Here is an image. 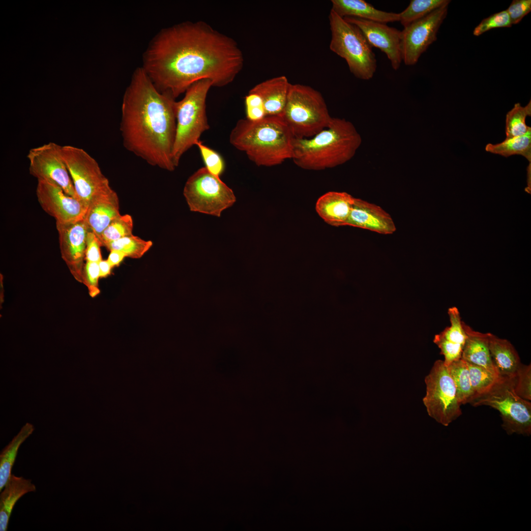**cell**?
Masks as SVG:
<instances>
[{
	"instance_id": "1",
	"label": "cell",
	"mask_w": 531,
	"mask_h": 531,
	"mask_svg": "<svg viewBox=\"0 0 531 531\" xmlns=\"http://www.w3.org/2000/svg\"><path fill=\"white\" fill-rule=\"evenodd\" d=\"M244 65L232 38L203 21L182 22L161 30L143 53L141 66L155 88L176 99L194 83H231Z\"/></svg>"
},
{
	"instance_id": "2",
	"label": "cell",
	"mask_w": 531,
	"mask_h": 531,
	"mask_svg": "<svg viewBox=\"0 0 531 531\" xmlns=\"http://www.w3.org/2000/svg\"><path fill=\"white\" fill-rule=\"evenodd\" d=\"M176 99L160 92L142 67L122 97L120 131L124 147L147 163L172 172L176 133Z\"/></svg>"
},
{
	"instance_id": "3",
	"label": "cell",
	"mask_w": 531,
	"mask_h": 531,
	"mask_svg": "<svg viewBox=\"0 0 531 531\" xmlns=\"http://www.w3.org/2000/svg\"><path fill=\"white\" fill-rule=\"evenodd\" d=\"M295 137L281 116L238 120L229 136L231 144L258 166L271 167L292 159Z\"/></svg>"
},
{
	"instance_id": "4",
	"label": "cell",
	"mask_w": 531,
	"mask_h": 531,
	"mask_svg": "<svg viewBox=\"0 0 531 531\" xmlns=\"http://www.w3.org/2000/svg\"><path fill=\"white\" fill-rule=\"evenodd\" d=\"M361 143V137L351 122L332 118L328 127L312 137L295 138L292 160L305 170L332 168L352 159Z\"/></svg>"
},
{
	"instance_id": "5",
	"label": "cell",
	"mask_w": 531,
	"mask_h": 531,
	"mask_svg": "<svg viewBox=\"0 0 531 531\" xmlns=\"http://www.w3.org/2000/svg\"><path fill=\"white\" fill-rule=\"evenodd\" d=\"M212 87L213 83L208 79L196 82L186 90L181 100L176 101V133L172 157L176 167L183 155L209 129L206 99Z\"/></svg>"
},
{
	"instance_id": "6",
	"label": "cell",
	"mask_w": 531,
	"mask_h": 531,
	"mask_svg": "<svg viewBox=\"0 0 531 531\" xmlns=\"http://www.w3.org/2000/svg\"><path fill=\"white\" fill-rule=\"evenodd\" d=\"M281 117L297 139L312 137L328 127L332 118L319 91L308 86L291 84Z\"/></svg>"
},
{
	"instance_id": "7",
	"label": "cell",
	"mask_w": 531,
	"mask_h": 531,
	"mask_svg": "<svg viewBox=\"0 0 531 531\" xmlns=\"http://www.w3.org/2000/svg\"><path fill=\"white\" fill-rule=\"evenodd\" d=\"M331 51L344 59L350 72L357 78L368 80L377 69L372 47L359 29L331 9L329 15Z\"/></svg>"
},
{
	"instance_id": "8",
	"label": "cell",
	"mask_w": 531,
	"mask_h": 531,
	"mask_svg": "<svg viewBox=\"0 0 531 531\" xmlns=\"http://www.w3.org/2000/svg\"><path fill=\"white\" fill-rule=\"evenodd\" d=\"M514 378L502 377L490 389L471 402L474 407L486 405L499 411L507 434H531V403L518 396Z\"/></svg>"
},
{
	"instance_id": "9",
	"label": "cell",
	"mask_w": 531,
	"mask_h": 531,
	"mask_svg": "<svg viewBox=\"0 0 531 531\" xmlns=\"http://www.w3.org/2000/svg\"><path fill=\"white\" fill-rule=\"evenodd\" d=\"M62 154L77 198L88 206L115 192L96 160L81 148L62 146Z\"/></svg>"
},
{
	"instance_id": "10",
	"label": "cell",
	"mask_w": 531,
	"mask_h": 531,
	"mask_svg": "<svg viewBox=\"0 0 531 531\" xmlns=\"http://www.w3.org/2000/svg\"><path fill=\"white\" fill-rule=\"evenodd\" d=\"M183 193L191 211L217 217L236 201L232 189L205 167L189 177Z\"/></svg>"
},
{
	"instance_id": "11",
	"label": "cell",
	"mask_w": 531,
	"mask_h": 531,
	"mask_svg": "<svg viewBox=\"0 0 531 531\" xmlns=\"http://www.w3.org/2000/svg\"><path fill=\"white\" fill-rule=\"evenodd\" d=\"M423 402L430 416L447 426L462 414L454 381L443 360L436 361L425 377Z\"/></svg>"
},
{
	"instance_id": "12",
	"label": "cell",
	"mask_w": 531,
	"mask_h": 531,
	"mask_svg": "<svg viewBox=\"0 0 531 531\" xmlns=\"http://www.w3.org/2000/svg\"><path fill=\"white\" fill-rule=\"evenodd\" d=\"M61 148L62 146L53 142L30 148L27 155L29 172L37 181L55 184L68 195L78 199Z\"/></svg>"
},
{
	"instance_id": "13",
	"label": "cell",
	"mask_w": 531,
	"mask_h": 531,
	"mask_svg": "<svg viewBox=\"0 0 531 531\" xmlns=\"http://www.w3.org/2000/svg\"><path fill=\"white\" fill-rule=\"evenodd\" d=\"M448 5L432 11L404 28L402 32V62L412 66L437 38L439 29L447 13Z\"/></svg>"
},
{
	"instance_id": "14",
	"label": "cell",
	"mask_w": 531,
	"mask_h": 531,
	"mask_svg": "<svg viewBox=\"0 0 531 531\" xmlns=\"http://www.w3.org/2000/svg\"><path fill=\"white\" fill-rule=\"evenodd\" d=\"M36 194L41 207L56 221L67 223L84 219L88 206L68 195L59 186L37 181Z\"/></svg>"
},
{
	"instance_id": "15",
	"label": "cell",
	"mask_w": 531,
	"mask_h": 531,
	"mask_svg": "<svg viewBox=\"0 0 531 531\" xmlns=\"http://www.w3.org/2000/svg\"><path fill=\"white\" fill-rule=\"evenodd\" d=\"M344 18L359 29L372 47L386 55L394 70L399 69L402 62L401 30L385 23L352 17Z\"/></svg>"
},
{
	"instance_id": "16",
	"label": "cell",
	"mask_w": 531,
	"mask_h": 531,
	"mask_svg": "<svg viewBox=\"0 0 531 531\" xmlns=\"http://www.w3.org/2000/svg\"><path fill=\"white\" fill-rule=\"evenodd\" d=\"M61 256L72 273L83 277L86 238L89 229L84 220L62 223L56 221Z\"/></svg>"
},
{
	"instance_id": "17",
	"label": "cell",
	"mask_w": 531,
	"mask_h": 531,
	"mask_svg": "<svg viewBox=\"0 0 531 531\" xmlns=\"http://www.w3.org/2000/svg\"><path fill=\"white\" fill-rule=\"evenodd\" d=\"M346 226L390 235L396 230L390 215L380 206L354 198Z\"/></svg>"
},
{
	"instance_id": "18",
	"label": "cell",
	"mask_w": 531,
	"mask_h": 531,
	"mask_svg": "<svg viewBox=\"0 0 531 531\" xmlns=\"http://www.w3.org/2000/svg\"><path fill=\"white\" fill-rule=\"evenodd\" d=\"M448 314L450 326L436 335L434 339V342L440 349L441 354L444 356V360L443 361L446 366L462 358V354L467 338L457 308H449Z\"/></svg>"
},
{
	"instance_id": "19",
	"label": "cell",
	"mask_w": 531,
	"mask_h": 531,
	"mask_svg": "<svg viewBox=\"0 0 531 531\" xmlns=\"http://www.w3.org/2000/svg\"><path fill=\"white\" fill-rule=\"evenodd\" d=\"M354 199L345 192L329 191L318 199L316 211L328 225L334 227L346 226Z\"/></svg>"
},
{
	"instance_id": "20",
	"label": "cell",
	"mask_w": 531,
	"mask_h": 531,
	"mask_svg": "<svg viewBox=\"0 0 531 531\" xmlns=\"http://www.w3.org/2000/svg\"><path fill=\"white\" fill-rule=\"evenodd\" d=\"M290 85L286 76H280L256 85L249 91L261 97L266 116H282Z\"/></svg>"
},
{
	"instance_id": "21",
	"label": "cell",
	"mask_w": 531,
	"mask_h": 531,
	"mask_svg": "<svg viewBox=\"0 0 531 531\" xmlns=\"http://www.w3.org/2000/svg\"><path fill=\"white\" fill-rule=\"evenodd\" d=\"M462 325L467 338L462 358L467 362L482 367L493 374L501 375L491 356L489 348V333L475 331L463 321Z\"/></svg>"
},
{
	"instance_id": "22",
	"label": "cell",
	"mask_w": 531,
	"mask_h": 531,
	"mask_svg": "<svg viewBox=\"0 0 531 531\" xmlns=\"http://www.w3.org/2000/svg\"><path fill=\"white\" fill-rule=\"evenodd\" d=\"M119 207V199L116 191L88 206L84 220L89 230L98 239L109 225L120 215Z\"/></svg>"
},
{
	"instance_id": "23",
	"label": "cell",
	"mask_w": 531,
	"mask_h": 531,
	"mask_svg": "<svg viewBox=\"0 0 531 531\" xmlns=\"http://www.w3.org/2000/svg\"><path fill=\"white\" fill-rule=\"evenodd\" d=\"M332 8L340 16L355 17L383 23L399 22V13L375 8L363 0H332Z\"/></svg>"
},
{
	"instance_id": "24",
	"label": "cell",
	"mask_w": 531,
	"mask_h": 531,
	"mask_svg": "<svg viewBox=\"0 0 531 531\" xmlns=\"http://www.w3.org/2000/svg\"><path fill=\"white\" fill-rule=\"evenodd\" d=\"M31 480L12 474L0 495V531H6L13 508L24 495L36 491Z\"/></svg>"
},
{
	"instance_id": "25",
	"label": "cell",
	"mask_w": 531,
	"mask_h": 531,
	"mask_svg": "<svg viewBox=\"0 0 531 531\" xmlns=\"http://www.w3.org/2000/svg\"><path fill=\"white\" fill-rule=\"evenodd\" d=\"M489 348L493 362L500 375L514 378L522 363L512 344L489 333Z\"/></svg>"
},
{
	"instance_id": "26",
	"label": "cell",
	"mask_w": 531,
	"mask_h": 531,
	"mask_svg": "<svg viewBox=\"0 0 531 531\" xmlns=\"http://www.w3.org/2000/svg\"><path fill=\"white\" fill-rule=\"evenodd\" d=\"M34 430L33 425L26 423L19 433L0 453V491L1 492L11 475L19 447Z\"/></svg>"
},
{
	"instance_id": "27",
	"label": "cell",
	"mask_w": 531,
	"mask_h": 531,
	"mask_svg": "<svg viewBox=\"0 0 531 531\" xmlns=\"http://www.w3.org/2000/svg\"><path fill=\"white\" fill-rule=\"evenodd\" d=\"M485 150L505 157L515 154L521 155L531 162V130L522 136L505 139L500 143L488 144L485 147Z\"/></svg>"
},
{
	"instance_id": "28",
	"label": "cell",
	"mask_w": 531,
	"mask_h": 531,
	"mask_svg": "<svg viewBox=\"0 0 531 531\" xmlns=\"http://www.w3.org/2000/svg\"><path fill=\"white\" fill-rule=\"evenodd\" d=\"M446 367L455 384L459 403L461 405L470 403L474 393L467 362L461 358Z\"/></svg>"
},
{
	"instance_id": "29",
	"label": "cell",
	"mask_w": 531,
	"mask_h": 531,
	"mask_svg": "<svg viewBox=\"0 0 531 531\" xmlns=\"http://www.w3.org/2000/svg\"><path fill=\"white\" fill-rule=\"evenodd\" d=\"M450 2L449 0H411L407 8L399 13V22L404 28L435 10L448 5Z\"/></svg>"
},
{
	"instance_id": "30",
	"label": "cell",
	"mask_w": 531,
	"mask_h": 531,
	"mask_svg": "<svg viewBox=\"0 0 531 531\" xmlns=\"http://www.w3.org/2000/svg\"><path fill=\"white\" fill-rule=\"evenodd\" d=\"M531 116V101L524 107L519 103L514 105V107L506 114L505 119L506 139L522 136L531 130L527 125L526 119Z\"/></svg>"
},
{
	"instance_id": "31",
	"label": "cell",
	"mask_w": 531,
	"mask_h": 531,
	"mask_svg": "<svg viewBox=\"0 0 531 531\" xmlns=\"http://www.w3.org/2000/svg\"><path fill=\"white\" fill-rule=\"evenodd\" d=\"M151 240H145L133 235L106 243L105 246L110 251L118 250L126 257L133 259L141 258L152 246Z\"/></svg>"
},
{
	"instance_id": "32",
	"label": "cell",
	"mask_w": 531,
	"mask_h": 531,
	"mask_svg": "<svg viewBox=\"0 0 531 531\" xmlns=\"http://www.w3.org/2000/svg\"><path fill=\"white\" fill-rule=\"evenodd\" d=\"M467 363L469 370L471 384L474 393L472 401L479 395L487 391L503 377L493 374L482 367L467 362Z\"/></svg>"
},
{
	"instance_id": "33",
	"label": "cell",
	"mask_w": 531,
	"mask_h": 531,
	"mask_svg": "<svg viewBox=\"0 0 531 531\" xmlns=\"http://www.w3.org/2000/svg\"><path fill=\"white\" fill-rule=\"evenodd\" d=\"M133 221L129 214L120 215L104 230L99 238L101 246L133 235Z\"/></svg>"
},
{
	"instance_id": "34",
	"label": "cell",
	"mask_w": 531,
	"mask_h": 531,
	"mask_svg": "<svg viewBox=\"0 0 531 531\" xmlns=\"http://www.w3.org/2000/svg\"><path fill=\"white\" fill-rule=\"evenodd\" d=\"M199 148L206 169L214 176L220 177L224 172L225 164L221 155L205 145L200 140L196 145Z\"/></svg>"
},
{
	"instance_id": "35",
	"label": "cell",
	"mask_w": 531,
	"mask_h": 531,
	"mask_svg": "<svg viewBox=\"0 0 531 531\" xmlns=\"http://www.w3.org/2000/svg\"><path fill=\"white\" fill-rule=\"evenodd\" d=\"M516 394L523 399L531 400V365L521 364L514 378Z\"/></svg>"
},
{
	"instance_id": "36",
	"label": "cell",
	"mask_w": 531,
	"mask_h": 531,
	"mask_svg": "<svg viewBox=\"0 0 531 531\" xmlns=\"http://www.w3.org/2000/svg\"><path fill=\"white\" fill-rule=\"evenodd\" d=\"M512 25L509 16L506 10H503L491 15L484 19L474 28L473 34L479 36L492 29L510 27Z\"/></svg>"
},
{
	"instance_id": "37",
	"label": "cell",
	"mask_w": 531,
	"mask_h": 531,
	"mask_svg": "<svg viewBox=\"0 0 531 531\" xmlns=\"http://www.w3.org/2000/svg\"><path fill=\"white\" fill-rule=\"evenodd\" d=\"M244 101L246 119L256 121L266 116L263 100L258 94L249 91Z\"/></svg>"
},
{
	"instance_id": "38",
	"label": "cell",
	"mask_w": 531,
	"mask_h": 531,
	"mask_svg": "<svg viewBox=\"0 0 531 531\" xmlns=\"http://www.w3.org/2000/svg\"><path fill=\"white\" fill-rule=\"evenodd\" d=\"M506 10L511 24H516L531 11V0H514Z\"/></svg>"
},
{
	"instance_id": "39",
	"label": "cell",
	"mask_w": 531,
	"mask_h": 531,
	"mask_svg": "<svg viewBox=\"0 0 531 531\" xmlns=\"http://www.w3.org/2000/svg\"><path fill=\"white\" fill-rule=\"evenodd\" d=\"M83 277L89 287L91 295H96L99 291L97 285L100 277L98 263L86 262L84 267Z\"/></svg>"
},
{
	"instance_id": "40",
	"label": "cell",
	"mask_w": 531,
	"mask_h": 531,
	"mask_svg": "<svg viewBox=\"0 0 531 531\" xmlns=\"http://www.w3.org/2000/svg\"><path fill=\"white\" fill-rule=\"evenodd\" d=\"M100 241L91 231H88L86 238L85 260L86 262L99 263L102 260L100 251Z\"/></svg>"
},
{
	"instance_id": "41",
	"label": "cell",
	"mask_w": 531,
	"mask_h": 531,
	"mask_svg": "<svg viewBox=\"0 0 531 531\" xmlns=\"http://www.w3.org/2000/svg\"><path fill=\"white\" fill-rule=\"evenodd\" d=\"M126 255L121 251L116 250L110 251L107 261L112 267L118 266L123 261Z\"/></svg>"
},
{
	"instance_id": "42",
	"label": "cell",
	"mask_w": 531,
	"mask_h": 531,
	"mask_svg": "<svg viewBox=\"0 0 531 531\" xmlns=\"http://www.w3.org/2000/svg\"><path fill=\"white\" fill-rule=\"evenodd\" d=\"M98 265L100 277H105L110 274L112 267L107 260H101Z\"/></svg>"
}]
</instances>
